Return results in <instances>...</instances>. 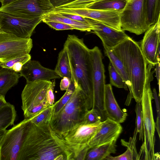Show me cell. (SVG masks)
<instances>
[{
	"mask_svg": "<svg viewBox=\"0 0 160 160\" xmlns=\"http://www.w3.org/2000/svg\"><path fill=\"white\" fill-rule=\"evenodd\" d=\"M17 160H74L64 138L52 128L49 122H31Z\"/></svg>",
	"mask_w": 160,
	"mask_h": 160,
	"instance_id": "6da1fadb",
	"label": "cell"
},
{
	"mask_svg": "<svg viewBox=\"0 0 160 160\" xmlns=\"http://www.w3.org/2000/svg\"><path fill=\"white\" fill-rule=\"evenodd\" d=\"M67 52L71 70V81L75 88H80L86 96L89 109L92 107V67L90 49L83 39L68 35L63 46Z\"/></svg>",
	"mask_w": 160,
	"mask_h": 160,
	"instance_id": "7a4b0ae2",
	"label": "cell"
},
{
	"mask_svg": "<svg viewBox=\"0 0 160 160\" xmlns=\"http://www.w3.org/2000/svg\"><path fill=\"white\" fill-rule=\"evenodd\" d=\"M112 49L122 62L130 81L132 98L136 102H140L148 63L139 45L129 37Z\"/></svg>",
	"mask_w": 160,
	"mask_h": 160,
	"instance_id": "3957f363",
	"label": "cell"
},
{
	"mask_svg": "<svg viewBox=\"0 0 160 160\" xmlns=\"http://www.w3.org/2000/svg\"><path fill=\"white\" fill-rule=\"evenodd\" d=\"M89 110L86 96L80 88L76 87L68 102L52 114L50 125L57 134L64 138L72 129L84 123L85 115Z\"/></svg>",
	"mask_w": 160,
	"mask_h": 160,
	"instance_id": "277c9868",
	"label": "cell"
},
{
	"mask_svg": "<svg viewBox=\"0 0 160 160\" xmlns=\"http://www.w3.org/2000/svg\"><path fill=\"white\" fill-rule=\"evenodd\" d=\"M153 67L151 64H148L145 82L140 101L142 110L144 141L138 154L139 160H158V158H160L159 154L154 152L155 122L152 106L153 97L150 86V83L153 79V72L151 71Z\"/></svg>",
	"mask_w": 160,
	"mask_h": 160,
	"instance_id": "5b68a950",
	"label": "cell"
},
{
	"mask_svg": "<svg viewBox=\"0 0 160 160\" xmlns=\"http://www.w3.org/2000/svg\"><path fill=\"white\" fill-rule=\"evenodd\" d=\"M52 82L44 80L27 82L21 94V107L25 119H30L51 106L48 102L47 95Z\"/></svg>",
	"mask_w": 160,
	"mask_h": 160,
	"instance_id": "8992f818",
	"label": "cell"
},
{
	"mask_svg": "<svg viewBox=\"0 0 160 160\" xmlns=\"http://www.w3.org/2000/svg\"><path fill=\"white\" fill-rule=\"evenodd\" d=\"M121 29L139 35L149 28L146 19L145 0H127L120 15Z\"/></svg>",
	"mask_w": 160,
	"mask_h": 160,
	"instance_id": "52a82bcc",
	"label": "cell"
},
{
	"mask_svg": "<svg viewBox=\"0 0 160 160\" xmlns=\"http://www.w3.org/2000/svg\"><path fill=\"white\" fill-rule=\"evenodd\" d=\"M30 122L24 118L7 130L0 142V160H17Z\"/></svg>",
	"mask_w": 160,
	"mask_h": 160,
	"instance_id": "ba28073f",
	"label": "cell"
},
{
	"mask_svg": "<svg viewBox=\"0 0 160 160\" xmlns=\"http://www.w3.org/2000/svg\"><path fill=\"white\" fill-rule=\"evenodd\" d=\"M92 67V81L93 91L92 108L97 110L103 121L107 118L103 108L104 94L105 86L104 67L102 61V54L95 46L90 49Z\"/></svg>",
	"mask_w": 160,
	"mask_h": 160,
	"instance_id": "9c48e42d",
	"label": "cell"
},
{
	"mask_svg": "<svg viewBox=\"0 0 160 160\" xmlns=\"http://www.w3.org/2000/svg\"><path fill=\"white\" fill-rule=\"evenodd\" d=\"M55 11L49 0H17L0 7V12L26 18L42 17Z\"/></svg>",
	"mask_w": 160,
	"mask_h": 160,
	"instance_id": "30bf717a",
	"label": "cell"
},
{
	"mask_svg": "<svg viewBox=\"0 0 160 160\" xmlns=\"http://www.w3.org/2000/svg\"><path fill=\"white\" fill-rule=\"evenodd\" d=\"M99 121L93 123H83L71 130L64 138L66 142L74 154V160H78L91 140L102 125Z\"/></svg>",
	"mask_w": 160,
	"mask_h": 160,
	"instance_id": "8fae6325",
	"label": "cell"
},
{
	"mask_svg": "<svg viewBox=\"0 0 160 160\" xmlns=\"http://www.w3.org/2000/svg\"><path fill=\"white\" fill-rule=\"evenodd\" d=\"M32 46L31 38H20L0 30V62L29 54Z\"/></svg>",
	"mask_w": 160,
	"mask_h": 160,
	"instance_id": "7c38bea8",
	"label": "cell"
},
{
	"mask_svg": "<svg viewBox=\"0 0 160 160\" xmlns=\"http://www.w3.org/2000/svg\"><path fill=\"white\" fill-rule=\"evenodd\" d=\"M42 17L26 18L0 12V29L19 38H29Z\"/></svg>",
	"mask_w": 160,
	"mask_h": 160,
	"instance_id": "4fadbf2b",
	"label": "cell"
},
{
	"mask_svg": "<svg viewBox=\"0 0 160 160\" xmlns=\"http://www.w3.org/2000/svg\"><path fill=\"white\" fill-rule=\"evenodd\" d=\"M56 12L77 15L83 18L98 21L118 30L122 29L120 15L122 10H103L87 8H56Z\"/></svg>",
	"mask_w": 160,
	"mask_h": 160,
	"instance_id": "5bb4252c",
	"label": "cell"
},
{
	"mask_svg": "<svg viewBox=\"0 0 160 160\" xmlns=\"http://www.w3.org/2000/svg\"><path fill=\"white\" fill-rule=\"evenodd\" d=\"M160 19L145 32L140 47L148 63L154 66L160 59Z\"/></svg>",
	"mask_w": 160,
	"mask_h": 160,
	"instance_id": "9a60e30c",
	"label": "cell"
},
{
	"mask_svg": "<svg viewBox=\"0 0 160 160\" xmlns=\"http://www.w3.org/2000/svg\"><path fill=\"white\" fill-rule=\"evenodd\" d=\"M122 131L120 123L109 118L102 122L100 128L89 142L78 160H84L88 151L98 146L117 140Z\"/></svg>",
	"mask_w": 160,
	"mask_h": 160,
	"instance_id": "2e32d148",
	"label": "cell"
},
{
	"mask_svg": "<svg viewBox=\"0 0 160 160\" xmlns=\"http://www.w3.org/2000/svg\"><path fill=\"white\" fill-rule=\"evenodd\" d=\"M86 19L93 27V33L102 40L104 49H112L129 37L122 29H115L95 20Z\"/></svg>",
	"mask_w": 160,
	"mask_h": 160,
	"instance_id": "e0dca14e",
	"label": "cell"
},
{
	"mask_svg": "<svg viewBox=\"0 0 160 160\" xmlns=\"http://www.w3.org/2000/svg\"><path fill=\"white\" fill-rule=\"evenodd\" d=\"M19 73L20 77L25 78L27 82L39 80L50 81L60 78L54 70L45 68L39 62L31 60L23 66Z\"/></svg>",
	"mask_w": 160,
	"mask_h": 160,
	"instance_id": "ac0fdd59",
	"label": "cell"
},
{
	"mask_svg": "<svg viewBox=\"0 0 160 160\" xmlns=\"http://www.w3.org/2000/svg\"><path fill=\"white\" fill-rule=\"evenodd\" d=\"M103 108L107 118L119 123L124 122L126 120L128 114L123 111L118 105L110 84L105 85Z\"/></svg>",
	"mask_w": 160,
	"mask_h": 160,
	"instance_id": "d6986e66",
	"label": "cell"
},
{
	"mask_svg": "<svg viewBox=\"0 0 160 160\" xmlns=\"http://www.w3.org/2000/svg\"><path fill=\"white\" fill-rule=\"evenodd\" d=\"M42 21L44 22L54 21L63 23L73 27L75 29L82 31L89 32L93 29V27L88 23L75 21L66 17L55 11L44 15Z\"/></svg>",
	"mask_w": 160,
	"mask_h": 160,
	"instance_id": "ffe728a7",
	"label": "cell"
},
{
	"mask_svg": "<svg viewBox=\"0 0 160 160\" xmlns=\"http://www.w3.org/2000/svg\"><path fill=\"white\" fill-rule=\"evenodd\" d=\"M117 140H113L89 150L85 160H104L111 154L115 153L116 151Z\"/></svg>",
	"mask_w": 160,
	"mask_h": 160,
	"instance_id": "44dd1931",
	"label": "cell"
},
{
	"mask_svg": "<svg viewBox=\"0 0 160 160\" xmlns=\"http://www.w3.org/2000/svg\"><path fill=\"white\" fill-rule=\"evenodd\" d=\"M20 77L19 73L0 66V95L5 96L8 90L17 84Z\"/></svg>",
	"mask_w": 160,
	"mask_h": 160,
	"instance_id": "7402d4cb",
	"label": "cell"
},
{
	"mask_svg": "<svg viewBox=\"0 0 160 160\" xmlns=\"http://www.w3.org/2000/svg\"><path fill=\"white\" fill-rule=\"evenodd\" d=\"M137 133L136 131L135 130L133 137L130 138L128 142H127L123 139L121 140L122 145L127 147V150L124 153L114 157L110 155L106 157L104 160H139L138 155L136 147Z\"/></svg>",
	"mask_w": 160,
	"mask_h": 160,
	"instance_id": "603a6c76",
	"label": "cell"
},
{
	"mask_svg": "<svg viewBox=\"0 0 160 160\" xmlns=\"http://www.w3.org/2000/svg\"><path fill=\"white\" fill-rule=\"evenodd\" d=\"M146 22L149 28L160 19V0H145Z\"/></svg>",
	"mask_w": 160,
	"mask_h": 160,
	"instance_id": "cb8c5ba5",
	"label": "cell"
},
{
	"mask_svg": "<svg viewBox=\"0 0 160 160\" xmlns=\"http://www.w3.org/2000/svg\"><path fill=\"white\" fill-rule=\"evenodd\" d=\"M17 116L13 105L8 102L0 108V130H6L14 125Z\"/></svg>",
	"mask_w": 160,
	"mask_h": 160,
	"instance_id": "d4e9b609",
	"label": "cell"
},
{
	"mask_svg": "<svg viewBox=\"0 0 160 160\" xmlns=\"http://www.w3.org/2000/svg\"><path fill=\"white\" fill-rule=\"evenodd\" d=\"M104 52L116 71L122 78L130 91L131 84L122 62L112 49H104Z\"/></svg>",
	"mask_w": 160,
	"mask_h": 160,
	"instance_id": "484cf974",
	"label": "cell"
},
{
	"mask_svg": "<svg viewBox=\"0 0 160 160\" xmlns=\"http://www.w3.org/2000/svg\"><path fill=\"white\" fill-rule=\"evenodd\" d=\"M127 1V0H103L90 3L85 8L103 10H122Z\"/></svg>",
	"mask_w": 160,
	"mask_h": 160,
	"instance_id": "4316f807",
	"label": "cell"
},
{
	"mask_svg": "<svg viewBox=\"0 0 160 160\" xmlns=\"http://www.w3.org/2000/svg\"><path fill=\"white\" fill-rule=\"evenodd\" d=\"M61 78L67 77L71 80L72 74L68 55L63 49L59 53L58 62L54 70Z\"/></svg>",
	"mask_w": 160,
	"mask_h": 160,
	"instance_id": "83f0119b",
	"label": "cell"
},
{
	"mask_svg": "<svg viewBox=\"0 0 160 160\" xmlns=\"http://www.w3.org/2000/svg\"><path fill=\"white\" fill-rule=\"evenodd\" d=\"M31 58L30 54H26L7 62H0V66L19 73L23 66Z\"/></svg>",
	"mask_w": 160,
	"mask_h": 160,
	"instance_id": "f1b7e54d",
	"label": "cell"
},
{
	"mask_svg": "<svg viewBox=\"0 0 160 160\" xmlns=\"http://www.w3.org/2000/svg\"><path fill=\"white\" fill-rule=\"evenodd\" d=\"M108 70L110 78V84L111 86L118 88H123L127 90L128 86L127 84L110 62L108 66Z\"/></svg>",
	"mask_w": 160,
	"mask_h": 160,
	"instance_id": "f546056e",
	"label": "cell"
},
{
	"mask_svg": "<svg viewBox=\"0 0 160 160\" xmlns=\"http://www.w3.org/2000/svg\"><path fill=\"white\" fill-rule=\"evenodd\" d=\"M54 104L43 109L37 115L30 119V122L35 124L50 122L53 111Z\"/></svg>",
	"mask_w": 160,
	"mask_h": 160,
	"instance_id": "4dcf8cb0",
	"label": "cell"
},
{
	"mask_svg": "<svg viewBox=\"0 0 160 160\" xmlns=\"http://www.w3.org/2000/svg\"><path fill=\"white\" fill-rule=\"evenodd\" d=\"M135 112L136 118L135 129L139 134V140H144L143 126L142 116V110L140 102H137L135 106Z\"/></svg>",
	"mask_w": 160,
	"mask_h": 160,
	"instance_id": "1f68e13d",
	"label": "cell"
},
{
	"mask_svg": "<svg viewBox=\"0 0 160 160\" xmlns=\"http://www.w3.org/2000/svg\"><path fill=\"white\" fill-rule=\"evenodd\" d=\"M75 88L73 83L71 81V84L62 97L54 104L52 114H55L68 102L73 93Z\"/></svg>",
	"mask_w": 160,
	"mask_h": 160,
	"instance_id": "d6a6232c",
	"label": "cell"
},
{
	"mask_svg": "<svg viewBox=\"0 0 160 160\" xmlns=\"http://www.w3.org/2000/svg\"><path fill=\"white\" fill-rule=\"evenodd\" d=\"M99 121L103 122L99 112L96 109L92 108L85 115L84 123H93Z\"/></svg>",
	"mask_w": 160,
	"mask_h": 160,
	"instance_id": "836d02e7",
	"label": "cell"
},
{
	"mask_svg": "<svg viewBox=\"0 0 160 160\" xmlns=\"http://www.w3.org/2000/svg\"><path fill=\"white\" fill-rule=\"evenodd\" d=\"M102 0H77L59 7L67 8H84L90 3Z\"/></svg>",
	"mask_w": 160,
	"mask_h": 160,
	"instance_id": "e575fe53",
	"label": "cell"
},
{
	"mask_svg": "<svg viewBox=\"0 0 160 160\" xmlns=\"http://www.w3.org/2000/svg\"><path fill=\"white\" fill-rule=\"evenodd\" d=\"M51 28L56 30H72L75 29L73 27L63 23L54 22L47 21L44 22Z\"/></svg>",
	"mask_w": 160,
	"mask_h": 160,
	"instance_id": "d590c367",
	"label": "cell"
},
{
	"mask_svg": "<svg viewBox=\"0 0 160 160\" xmlns=\"http://www.w3.org/2000/svg\"><path fill=\"white\" fill-rule=\"evenodd\" d=\"M59 12L62 15L68 18L74 20L75 21L84 23H88L87 21L86 18H83L80 16L75 14H71L58 12Z\"/></svg>",
	"mask_w": 160,
	"mask_h": 160,
	"instance_id": "8d00e7d4",
	"label": "cell"
},
{
	"mask_svg": "<svg viewBox=\"0 0 160 160\" xmlns=\"http://www.w3.org/2000/svg\"><path fill=\"white\" fill-rule=\"evenodd\" d=\"M55 86L54 81L49 88L47 92V98L48 102L50 106H52L54 104V96L53 94L54 88Z\"/></svg>",
	"mask_w": 160,
	"mask_h": 160,
	"instance_id": "74e56055",
	"label": "cell"
},
{
	"mask_svg": "<svg viewBox=\"0 0 160 160\" xmlns=\"http://www.w3.org/2000/svg\"><path fill=\"white\" fill-rule=\"evenodd\" d=\"M77 0H49L55 8L73 2Z\"/></svg>",
	"mask_w": 160,
	"mask_h": 160,
	"instance_id": "f35d334b",
	"label": "cell"
},
{
	"mask_svg": "<svg viewBox=\"0 0 160 160\" xmlns=\"http://www.w3.org/2000/svg\"><path fill=\"white\" fill-rule=\"evenodd\" d=\"M62 78L60 83V89L62 91H66L71 84V80L67 77H64Z\"/></svg>",
	"mask_w": 160,
	"mask_h": 160,
	"instance_id": "ab89813d",
	"label": "cell"
},
{
	"mask_svg": "<svg viewBox=\"0 0 160 160\" xmlns=\"http://www.w3.org/2000/svg\"><path fill=\"white\" fill-rule=\"evenodd\" d=\"M152 93L153 99H154L156 108L157 117L160 118L159 98L155 88L153 89Z\"/></svg>",
	"mask_w": 160,
	"mask_h": 160,
	"instance_id": "60d3db41",
	"label": "cell"
},
{
	"mask_svg": "<svg viewBox=\"0 0 160 160\" xmlns=\"http://www.w3.org/2000/svg\"><path fill=\"white\" fill-rule=\"evenodd\" d=\"M160 59H159L158 60L157 62L155 65L156 75L158 82V84L159 85V95H160Z\"/></svg>",
	"mask_w": 160,
	"mask_h": 160,
	"instance_id": "b9f144b4",
	"label": "cell"
},
{
	"mask_svg": "<svg viewBox=\"0 0 160 160\" xmlns=\"http://www.w3.org/2000/svg\"><path fill=\"white\" fill-rule=\"evenodd\" d=\"M160 118L157 117L156 122H155V128L158 132L159 137L160 138Z\"/></svg>",
	"mask_w": 160,
	"mask_h": 160,
	"instance_id": "7bdbcfd3",
	"label": "cell"
},
{
	"mask_svg": "<svg viewBox=\"0 0 160 160\" xmlns=\"http://www.w3.org/2000/svg\"><path fill=\"white\" fill-rule=\"evenodd\" d=\"M5 99V96L0 95V108L8 103Z\"/></svg>",
	"mask_w": 160,
	"mask_h": 160,
	"instance_id": "ee69618b",
	"label": "cell"
},
{
	"mask_svg": "<svg viewBox=\"0 0 160 160\" xmlns=\"http://www.w3.org/2000/svg\"><path fill=\"white\" fill-rule=\"evenodd\" d=\"M17 0H0L1 7H3Z\"/></svg>",
	"mask_w": 160,
	"mask_h": 160,
	"instance_id": "f6af8a7d",
	"label": "cell"
},
{
	"mask_svg": "<svg viewBox=\"0 0 160 160\" xmlns=\"http://www.w3.org/2000/svg\"><path fill=\"white\" fill-rule=\"evenodd\" d=\"M6 131L7 130L6 129L0 130V142Z\"/></svg>",
	"mask_w": 160,
	"mask_h": 160,
	"instance_id": "bcb514c9",
	"label": "cell"
},
{
	"mask_svg": "<svg viewBox=\"0 0 160 160\" xmlns=\"http://www.w3.org/2000/svg\"><path fill=\"white\" fill-rule=\"evenodd\" d=\"M0 30H1L0 29Z\"/></svg>",
	"mask_w": 160,
	"mask_h": 160,
	"instance_id": "7dc6e473",
	"label": "cell"
},
{
	"mask_svg": "<svg viewBox=\"0 0 160 160\" xmlns=\"http://www.w3.org/2000/svg\"></svg>",
	"mask_w": 160,
	"mask_h": 160,
	"instance_id": "c3c4849f",
	"label": "cell"
},
{
	"mask_svg": "<svg viewBox=\"0 0 160 160\" xmlns=\"http://www.w3.org/2000/svg\"></svg>",
	"mask_w": 160,
	"mask_h": 160,
	"instance_id": "681fc988",
	"label": "cell"
}]
</instances>
